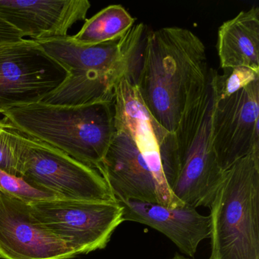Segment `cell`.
Listing matches in <instances>:
<instances>
[{"instance_id":"1","label":"cell","mask_w":259,"mask_h":259,"mask_svg":"<svg viewBox=\"0 0 259 259\" xmlns=\"http://www.w3.org/2000/svg\"><path fill=\"white\" fill-rule=\"evenodd\" d=\"M114 112L116 132L97 170L116 199L184 206L169 189L162 166L161 144L169 132L151 116L136 86L118 84Z\"/></svg>"},{"instance_id":"2","label":"cell","mask_w":259,"mask_h":259,"mask_svg":"<svg viewBox=\"0 0 259 259\" xmlns=\"http://www.w3.org/2000/svg\"><path fill=\"white\" fill-rule=\"evenodd\" d=\"M207 51L187 28L148 31L138 79L139 95L155 120L169 133L209 81Z\"/></svg>"},{"instance_id":"3","label":"cell","mask_w":259,"mask_h":259,"mask_svg":"<svg viewBox=\"0 0 259 259\" xmlns=\"http://www.w3.org/2000/svg\"><path fill=\"white\" fill-rule=\"evenodd\" d=\"M146 25L135 24L120 39L80 46L71 36L34 40L68 73L61 85L41 103L79 106L114 101L122 80L137 85L146 40Z\"/></svg>"},{"instance_id":"4","label":"cell","mask_w":259,"mask_h":259,"mask_svg":"<svg viewBox=\"0 0 259 259\" xmlns=\"http://www.w3.org/2000/svg\"><path fill=\"white\" fill-rule=\"evenodd\" d=\"M213 96L210 83L186 109L177 128L161 144L166 183L176 198L194 208L210 207L225 171L211 143Z\"/></svg>"},{"instance_id":"5","label":"cell","mask_w":259,"mask_h":259,"mask_svg":"<svg viewBox=\"0 0 259 259\" xmlns=\"http://www.w3.org/2000/svg\"><path fill=\"white\" fill-rule=\"evenodd\" d=\"M3 123L97 169L116 132L114 101L79 106L37 103L4 112Z\"/></svg>"},{"instance_id":"6","label":"cell","mask_w":259,"mask_h":259,"mask_svg":"<svg viewBox=\"0 0 259 259\" xmlns=\"http://www.w3.org/2000/svg\"><path fill=\"white\" fill-rule=\"evenodd\" d=\"M210 208L209 259H259V151L225 171Z\"/></svg>"},{"instance_id":"7","label":"cell","mask_w":259,"mask_h":259,"mask_svg":"<svg viewBox=\"0 0 259 259\" xmlns=\"http://www.w3.org/2000/svg\"><path fill=\"white\" fill-rule=\"evenodd\" d=\"M19 159L21 178L36 189L69 199L117 201L97 169L19 132Z\"/></svg>"},{"instance_id":"8","label":"cell","mask_w":259,"mask_h":259,"mask_svg":"<svg viewBox=\"0 0 259 259\" xmlns=\"http://www.w3.org/2000/svg\"><path fill=\"white\" fill-rule=\"evenodd\" d=\"M36 219L77 256L103 249L123 221L118 201L48 198L28 203Z\"/></svg>"},{"instance_id":"9","label":"cell","mask_w":259,"mask_h":259,"mask_svg":"<svg viewBox=\"0 0 259 259\" xmlns=\"http://www.w3.org/2000/svg\"><path fill=\"white\" fill-rule=\"evenodd\" d=\"M67 76L36 40L0 45V113L41 103Z\"/></svg>"},{"instance_id":"10","label":"cell","mask_w":259,"mask_h":259,"mask_svg":"<svg viewBox=\"0 0 259 259\" xmlns=\"http://www.w3.org/2000/svg\"><path fill=\"white\" fill-rule=\"evenodd\" d=\"M259 80L226 99L213 101L211 143L222 170L259 151Z\"/></svg>"},{"instance_id":"11","label":"cell","mask_w":259,"mask_h":259,"mask_svg":"<svg viewBox=\"0 0 259 259\" xmlns=\"http://www.w3.org/2000/svg\"><path fill=\"white\" fill-rule=\"evenodd\" d=\"M75 257L63 240L36 219L28 203L0 192V258Z\"/></svg>"},{"instance_id":"12","label":"cell","mask_w":259,"mask_h":259,"mask_svg":"<svg viewBox=\"0 0 259 259\" xmlns=\"http://www.w3.org/2000/svg\"><path fill=\"white\" fill-rule=\"evenodd\" d=\"M91 8L88 0H0V19L32 40L66 37Z\"/></svg>"},{"instance_id":"13","label":"cell","mask_w":259,"mask_h":259,"mask_svg":"<svg viewBox=\"0 0 259 259\" xmlns=\"http://www.w3.org/2000/svg\"><path fill=\"white\" fill-rule=\"evenodd\" d=\"M123 208V221L149 226L167 236L182 252L195 257L201 241L210 239V216L186 205L169 207L137 200L117 201Z\"/></svg>"},{"instance_id":"14","label":"cell","mask_w":259,"mask_h":259,"mask_svg":"<svg viewBox=\"0 0 259 259\" xmlns=\"http://www.w3.org/2000/svg\"><path fill=\"white\" fill-rule=\"evenodd\" d=\"M217 49L222 70L247 67L259 72V7L224 22L218 28Z\"/></svg>"},{"instance_id":"15","label":"cell","mask_w":259,"mask_h":259,"mask_svg":"<svg viewBox=\"0 0 259 259\" xmlns=\"http://www.w3.org/2000/svg\"><path fill=\"white\" fill-rule=\"evenodd\" d=\"M136 22L121 5H110L86 20L81 29L71 39L80 46H93L120 39Z\"/></svg>"},{"instance_id":"16","label":"cell","mask_w":259,"mask_h":259,"mask_svg":"<svg viewBox=\"0 0 259 259\" xmlns=\"http://www.w3.org/2000/svg\"><path fill=\"white\" fill-rule=\"evenodd\" d=\"M223 71V74L213 69H210L209 72V83L214 101L226 99L259 80V72L250 68L236 67Z\"/></svg>"},{"instance_id":"17","label":"cell","mask_w":259,"mask_h":259,"mask_svg":"<svg viewBox=\"0 0 259 259\" xmlns=\"http://www.w3.org/2000/svg\"><path fill=\"white\" fill-rule=\"evenodd\" d=\"M0 169L21 177L19 159V132L3 123L0 127Z\"/></svg>"},{"instance_id":"18","label":"cell","mask_w":259,"mask_h":259,"mask_svg":"<svg viewBox=\"0 0 259 259\" xmlns=\"http://www.w3.org/2000/svg\"><path fill=\"white\" fill-rule=\"evenodd\" d=\"M0 192L19 198L27 203L58 197L49 192L36 189L21 177L10 175L1 169Z\"/></svg>"},{"instance_id":"19","label":"cell","mask_w":259,"mask_h":259,"mask_svg":"<svg viewBox=\"0 0 259 259\" xmlns=\"http://www.w3.org/2000/svg\"><path fill=\"white\" fill-rule=\"evenodd\" d=\"M23 38L24 36L18 30L0 19V45Z\"/></svg>"},{"instance_id":"20","label":"cell","mask_w":259,"mask_h":259,"mask_svg":"<svg viewBox=\"0 0 259 259\" xmlns=\"http://www.w3.org/2000/svg\"><path fill=\"white\" fill-rule=\"evenodd\" d=\"M172 259H189L186 257H183V256L180 255V254H177Z\"/></svg>"},{"instance_id":"21","label":"cell","mask_w":259,"mask_h":259,"mask_svg":"<svg viewBox=\"0 0 259 259\" xmlns=\"http://www.w3.org/2000/svg\"><path fill=\"white\" fill-rule=\"evenodd\" d=\"M3 125V122L0 121V127L2 126Z\"/></svg>"}]
</instances>
